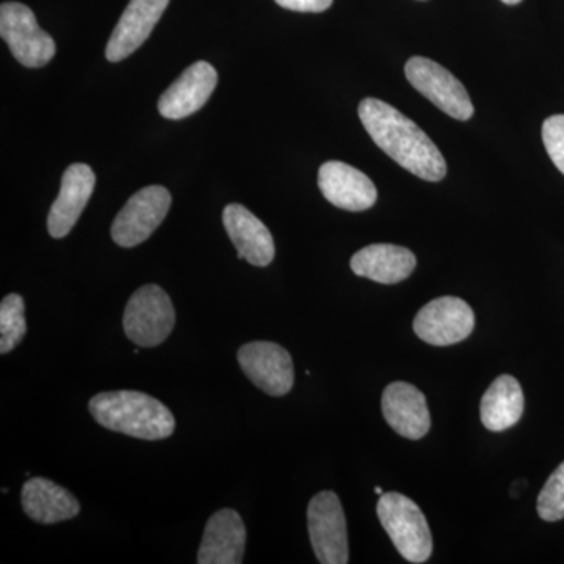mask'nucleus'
Returning a JSON list of instances; mask_svg holds the SVG:
<instances>
[{
	"instance_id": "1",
	"label": "nucleus",
	"mask_w": 564,
	"mask_h": 564,
	"mask_svg": "<svg viewBox=\"0 0 564 564\" xmlns=\"http://www.w3.org/2000/svg\"><path fill=\"white\" fill-rule=\"evenodd\" d=\"M359 120L377 147L423 181L440 182L447 174V163L434 141L410 118L380 99L366 98L359 104Z\"/></svg>"
},
{
	"instance_id": "2",
	"label": "nucleus",
	"mask_w": 564,
	"mask_h": 564,
	"mask_svg": "<svg viewBox=\"0 0 564 564\" xmlns=\"http://www.w3.org/2000/svg\"><path fill=\"white\" fill-rule=\"evenodd\" d=\"M90 413L104 429L144 441H161L176 429L172 411L148 393L101 392L90 400Z\"/></svg>"
},
{
	"instance_id": "3",
	"label": "nucleus",
	"mask_w": 564,
	"mask_h": 564,
	"mask_svg": "<svg viewBox=\"0 0 564 564\" xmlns=\"http://www.w3.org/2000/svg\"><path fill=\"white\" fill-rule=\"evenodd\" d=\"M378 518L397 551L410 563H425L432 556L433 538L421 508L399 492H383Z\"/></svg>"
},
{
	"instance_id": "4",
	"label": "nucleus",
	"mask_w": 564,
	"mask_h": 564,
	"mask_svg": "<svg viewBox=\"0 0 564 564\" xmlns=\"http://www.w3.org/2000/svg\"><path fill=\"white\" fill-rule=\"evenodd\" d=\"M176 323V313L169 293L148 284L133 293L122 315L126 336L139 347H158L165 343Z\"/></svg>"
},
{
	"instance_id": "5",
	"label": "nucleus",
	"mask_w": 564,
	"mask_h": 564,
	"mask_svg": "<svg viewBox=\"0 0 564 564\" xmlns=\"http://www.w3.org/2000/svg\"><path fill=\"white\" fill-rule=\"evenodd\" d=\"M0 35L11 54L25 68H41L54 58L55 41L36 22L35 14L20 2L0 7Z\"/></svg>"
},
{
	"instance_id": "6",
	"label": "nucleus",
	"mask_w": 564,
	"mask_h": 564,
	"mask_svg": "<svg viewBox=\"0 0 564 564\" xmlns=\"http://www.w3.org/2000/svg\"><path fill=\"white\" fill-rule=\"evenodd\" d=\"M404 74L415 90L448 117L459 121L473 118L474 106L469 93L462 82L440 63L425 57H413L404 66Z\"/></svg>"
},
{
	"instance_id": "7",
	"label": "nucleus",
	"mask_w": 564,
	"mask_h": 564,
	"mask_svg": "<svg viewBox=\"0 0 564 564\" xmlns=\"http://www.w3.org/2000/svg\"><path fill=\"white\" fill-rule=\"evenodd\" d=\"M172 207V195L162 185L141 188L126 203L111 225V239L122 248H132L150 239Z\"/></svg>"
},
{
	"instance_id": "8",
	"label": "nucleus",
	"mask_w": 564,
	"mask_h": 564,
	"mask_svg": "<svg viewBox=\"0 0 564 564\" xmlns=\"http://www.w3.org/2000/svg\"><path fill=\"white\" fill-rule=\"evenodd\" d=\"M307 529L318 562L348 563L347 521L336 494L323 491L313 497L307 507Z\"/></svg>"
},
{
	"instance_id": "9",
	"label": "nucleus",
	"mask_w": 564,
	"mask_h": 564,
	"mask_svg": "<svg viewBox=\"0 0 564 564\" xmlns=\"http://www.w3.org/2000/svg\"><path fill=\"white\" fill-rule=\"evenodd\" d=\"M473 307L456 296H441L422 307L413 328L423 343L447 347L463 343L474 332Z\"/></svg>"
},
{
	"instance_id": "10",
	"label": "nucleus",
	"mask_w": 564,
	"mask_h": 564,
	"mask_svg": "<svg viewBox=\"0 0 564 564\" xmlns=\"http://www.w3.org/2000/svg\"><path fill=\"white\" fill-rule=\"evenodd\" d=\"M237 359L243 373L261 391L272 397H282L291 392L295 372L291 355L281 345L250 343L240 348Z\"/></svg>"
},
{
	"instance_id": "11",
	"label": "nucleus",
	"mask_w": 564,
	"mask_h": 564,
	"mask_svg": "<svg viewBox=\"0 0 564 564\" xmlns=\"http://www.w3.org/2000/svg\"><path fill=\"white\" fill-rule=\"evenodd\" d=\"M318 187L333 206L344 210H367L378 199L372 180L355 166L339 161L323 163L318 170Z\"/></svg>"
},
{
	"instance_id": "12",
	"label": "nucleus",
	"mask_w": 564,
	"mask_h": 564,
	"mask_svg": "<svg viewBox=\"0 0 564 564\" xmlns=\"http://www.w3.org/2000/svg\"><path fill=\"white\" fill-rule=\"evenodd\" d=\"M218 84V74L207 62H196L181 74L161 99L159 111L166 120H184L209 101Z\"/></svg>"
},
{
	"instance_id": "13",
	"label": "nucleus",
	"mask_w": 564,
	"mask_h": 564,
	"mask_svg": "<svg viewBox=\"0 0 564 564\" xmlns=\"http://www.w3.org/2000/svg\"><path fill=\"white\" fill-rule=\"evenodd\" d=\"M96 176L85 163H73L62 177L61 193L52 204L47 231L54 239H63L73 231L77 220L95 192Z\"/></svg>"
},
{
	"instance_id": "14",
	"label": "nucleus",
	"mask_w": 564,
	"mask_h": 564,
	"mask_svg": "<svg viewBox=\"0 0 564 564\" xmlns=\"http://www.w3.org/2000/svg\"><path fill=\"white\" fill-rule=\"evenodd\" d=\"M169 3L170 0H131L107 43V61H124L139 50L150 39Z\"/></svg>"
},
{
	"instance_id": "15",
	"label": "nucleus",
	"mask_w": 564,
	"mask_h": 564,
	"mask_svg": "<svg viewBox=\"0 0 564 564\" xmlns=\"http://www.w3.org/2000/svg\"><path fill=\"white\" fill-rule=\"evenodd\" d=\"M381 411L393 432L406 440H422L432 426L425 395L415 386L395 381L384 389Z\"/></svg>"
},
{
	"instance_id": "16",
	"label": "nucleus",
	"mask_w": 564,
	"mask_h": 564,
	"mask_svg": "<svg viewBox=\"0 0 564 564\" xmlns=\"http://www.w3.org/2000/svg\"><path fill=\"white\" fill-rule=\"evenodd\" d=\"M223 225L239 251V259L254 267H267L274 259L272 232L242 204H229L223 210Z\"/></svg>"
},
{
	"instance_id": "17",
	"label": "nucleus",
	"mask_w": 564,
	"mask_h": 564,
	"mask_svg": "<svg viewBox=\"0 0 564 564\" xmlns=\"http://www.w3.org/2000/svg\"><path fill=\"white\" fill-rule=\"evenodd\" d=\"M247 529L237 511H217L209 522L198 551L199 564H240L243 562Z\"/></svg>"
},
{
	"instance_id": "18",
	"label": "nucleus",
	"mask_w": 564,
	"mask_h": 564,
	"mask_svg": "<svg viewBox=\"0 0 564 564\" xmlns=\"http://www.w3.org/2000/svg\"><path fill=\"white\" fill-rule=\"evenodd\" d=\"M417 259L408 248L391 243H375L362 248L351 258L352 273L380 284H397L413 274Z\"/></svg>"
},
{
	"instance_id": "19",
	"label": "nucleus",
	"mask_w": 564,
	"mask_h": 564,
	"mask_svg": "<svg viewBox=\"0 0 564 564\" xmlns=\"http://www.w3.org/2000/svg\"><path fill=\"white\" fill-rule=\"evenodd\" d=\"M22 508L39 524H57L80 513L76 497L47 478H32L22 488Z\"/></svg>"
},
{
	"instance_id": "20",
	"label": "nucleus",
	"mask_w": 564,
	"mask_h": 564,
	"mask_svg": "<svg viewBox=\"0 0 564 564\" xmlns=\"http://www.w3.org/2000/svg\"><path fill=\"white\" fill-rule=\"evenodd\" d=\"M524 403V392L519 381L511 375H502L494 380L481 399V423L489 432H505L521 421Z\"/></svg>"
},
{
	"instance_id": "21",
	"label": "nucleus",
	"mask_w": 564,
	"mask_h": 564,
	"mask_svg": "<svg viewBox=\"0 0 564 564\" xmlns=\"http://www.w3.org/2000/svg\"><path fill=\"white\" fill-rule=\"evenodd\" d=\"M24 300L18 293H10L0 304V352L7 355L18 347L28 333Z\"/></svg>"
},
{
	"instance_id": "22",
	"label": "nucleus",
	"mask_w": 564,
	"mask_h": 564,
	"mask_svg": "<svg viewBox=\"0 0 564 564\" xmlns=\"http://www.w3.org/2000/svg\"><path fill=\"white\" fill-rule=\"evenodd\" d=\"M536 510L545 522L564 519V463L560 464L545 481L544 488L538 496Z\"/></svg>"
},
{
	"instance_id": "23",
	"label": "nucleus",
	"mask_w": 564,
	"mask_h": 564,
	"mask_svg": "<svg viewBox=\"0 0 564 564\" xmlns=\"http://www.w3.org/2000/svg\"><path fill=\"white\" fill-rule=\"evenodd\" d=\"M543 141L549 158L564 174V115H554L544 121Z\"/></svg>"
},
{
	"instance_id": "24",
	"label": "nucleus",
	"mask_w": 564,
	"mask_h": 564,
	"mask_svg": "<svg viewBox=\"0 0 564 564\" xmlns=\"http://www.w3.org/2000/svg\"><path fill=\"white\" fill-rule=\"evenodd\" d=\"M285 10L300 11V13H322L333 6V0H274Z\"/></svg>"
},
{
	"instance_id": "25",
	"label": "nucleus",
	"mask_w": 564,
	"mask_h": 564,
	"mask_svg": "<svg viewBox=\"0 0 564 564\" xmlns=\"http://www.w3.org/2000/svg\"><path fill=\"white\" fill-rule=\"evenodd\" d=\"M503 3H507V6H518V3H521L522 0H502Z\"/></svg>"
},
{
	"instance_id": "26",
	"label": "nucleus",
	"mask_w": 564,
	"mask_h": 564,
	"mask_svg": "<svg viewBox=\"0 0 564 564\" xmlns=\"http://www.w3.org/2000/svg\"><path fill=\"white\" fill-rule=\"evenodd\" d=\"M375 492L380 494L381 496V494H383V489H381L380 486H377V488H375Z\"/></svg>"
}]
</instances>
